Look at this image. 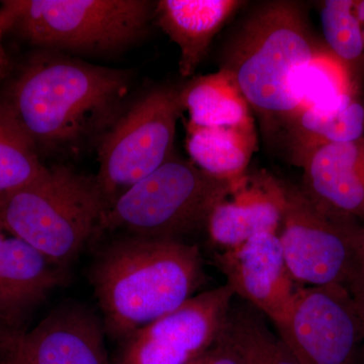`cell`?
Returning a JSON list of instances; mask_svg holds the SVG:
<instances>
[{"label": "cell", "mask_w": 364, "mask_h": 364, "mask_svg": "<svg viewBox=\"0 0 364 364\" xmlns=\"http://www.w3.org/2000/svg\"><path fill=\"white\" fill-rule=\"evenodd\" d=\"M128 72L55 53L31 59L1 98L38 152H78L97 142L124 111Z\"/></svg>", "instance_id": "cell-1"}, {"label": "cell", "mask_w": 364, "mask_h": 364, "mask_svg": "<svg viewBox=\"0 0 364 364\" xmlns=\"http://www.w3.org/2000/svg\"><path fill=\"white\" fill-rule=\"evenodd\" d=\"M90 279L105 331L124 339L195 296L202 254L181 240L124 235L98 254Z\"/></svg>", "instance_id": "cell-2"}, {"label": "cell", "mask_w": 364, "mask_h": 364, "mask_svg": "<svg viewBox=\"0 0 364 364\" xmlns=\"http://www.w3.org/2000/svg\"><path fill=\"white\" fill-rule=\"evenodd\" d=\"M322 48L299 4L268 2L229 41L222 68L272 133L286 128L298 112L304 72Z\"/></svg>", "instance_id": "cell-3"}, {"label": "cell", "mask_w": 364, "mask_h": 364, "mask_svg": "<svg viewBox=\"0 0 364 364\" xmlns=\"http://www.w3.org/2000/svg\"><path fill=\"white\" fill-rule=\"evenodd\" d=\"M107 210L95 177L68 167H46L0 200V229L63 267L100 233Z\"/></svg>", "instance_id": "cell-4"}, {"label": "cell", "mask_w": 364, "mask_h": 364, "mask_svg": "<svg viewBox=\"0 0 364 364\" xmlns=\"http://www.w3.org/2000/svg\"><path fill=\"white\" fill-rule=\"evenodd\" d=\"M7 31L50 51L105 54L140 39L154 13L145 0H7Z\"/></svg>", "instance_id": "cell-5"}, {"label": "cell", "mask_w": 364, "mask_h": 364, "mask_svg": "<svg viewBox=\"0 0 364 364\" xmlns=\"http://www.w3.org/2000/svg\"><path fill=\"white\" fill-rule=\"evenodd\" d=\"M236 184L208 176L173 155L107 208L100 232L181 240L207 226L208 215Z\"/></svg>", "instance_id": "cell-6"}, {"label": "cell", "mask_w": 364, "mask_h": 364, "mask_svg": "<svg viewBox=\"0 0 364 364\" xmlns=\"http://www.w3.org/2000/svg\"><path fill=\"white\" fill-rule=\"evenodd\" d=\"M284 193L279 236L294 280L364 299V225L321 207L294 184L284 181Z\"/></svg>", "instance_id": "cell-7"}, {"label": "cell", "mask_w": 364, "mask_h": 364, "mask_svg": "<svg viewBox=\"0 0 364 364\" xmlns=\"http://www.w3.org/2000/svg\"><path fill=\"white\" fill-rule=\"evenodd\" d=\"M182 112L181 87L155 88L124 109L102 136L95 179L107 208L173 156Z\"/></svg>", "instance_id": "cell-8"}, {"label": "cell", "mask_w": 364, "mask_h": 364, "mask_svg": "<svg viewBox=\"0 0 364 364\" xmlns=\"http://www.w3.org/2000/svg\"><path fill=\"white\" fill-rule=\"evenodd\" d=\"M274 327L299 364H356L364 299L337 286L299 287Z\"/></svg>", "instance_id": "cell-9"}, {"label": "cell", "mask_w": 364, "mask_h": 364, "mask_svg": "<svg viewBox=\"0 0 364 364\" xmlns=\"http://www.w3.org/2000/svg\"><path fill=\"white\" fill-rule=\"evenodd\" d=\"M235 294L225 286L186 303L124 339L117 364H186L217 341Z\"/></svg>", "instance_id": "cell-10"}, {"label": "cell", "mask_w": 364, "mask_h": 364, "mask_svg": "<svg viewBox=\"0 0 364 364\" xmlns=\"http://www.w3.org/2000/svg\"><path fill=\"white\" fill-rule=\"evenodd\" d=\"M234 294L277 324L286 315L296 287L279 234L264 233L217 255Z\"/></svg>", "instance_id": "cell-11"}, {"label": "cell", "mask_w": 364, "mask_h": 364, "mask_svg": "<svg viewBox=\"0 0 364 364\" xmlns=\"http://www.w3.org/2000/svg\"><path fill=\"white\" fill-rule=\"evenodd\" d=\"M104 323L79 304L57 306L32 331H13L26 364H111Z\"/></svg>", "instance_id": "cell-12"}, {"label": "cell", "mask_w": 364, "mask_h": 364, "mask_svg": "<svg viewBox=\"0 0 364 364\" xmlns=\"http://www.w3.org/2000/svg\"><path fill=\"white\" fill-rule=\"evenodd\" d=\"M284 203V181L264 171L246 174L208 215L210 240L226 250L257 235L279 234Z\"/></svg>", "instance_id": "cell-13"}, {"label": "cell", "mask_w": 364, "mask_h": 364, "mask_svg": "<svg viewBox=\"0 0 364 364\" xmlns=\"http://www.w3.org/2000/svg\"><path fill=\"white\" fill-rule=\"evenodd\" d=\"M301 168L314 202L364 225V136L313 151Z\"/></svg>", "instance_id": "cell-14"}, {"label": "cell", "mask_w": 364, "mask_h": 364, "mask_svg": "<svg viewBox=\"0 0 364 364\" xmlns=\"http://www.w3.org/2000/svg\"><path fill=\"white\" fill-rule=\"evenodd\" d=\"M61 267L0 232V321L14 325L63 282Z\"/></svg>", "instance_id": "cell-15"}, {"label": "cell", "mask_w": 364, "mask_h": 364, "mask_svg": "<svg viewBox=\"0 0 364 364\" xmlns=\"http://www.w3.org/2000/svg\"><path fill=\"white\" fill-rule=\"evenodd\" d=\"M238 0H160L153 16L179 50V72L193 75L222 26L242 6Z\"/></svg>", "instance_id": "cell-16"}, {"label": "cell", "mask_w": 364, "mask_h": 364, "mask_svg": "<svg viewBox=\"0 0 364 364\" xmlns=\"http://www.w3.org/2000/svg\"><path fill=\"white\" fill-rule=\"evenodd\" d=\"M284 130L291 162L301 167L318 148L364 136V100L355 90L334 102L303 109Z\"/></svg>", "instance_id": "cell-17"}, {"label": "cell", "mask_w": 364, "mask_h": 364, "mask_svg": "<svg viewBox=\"0 0 364 364\" xmlns=\"http://www.w3.org/2000/svg\"><path fill=\"white\" fill-rule=\"evenodd\" d=\"M188 127L195 128H250L251 107L233 76L226 69L193 78L181 87Z\"/></svg>", "instance_id": "cell-18"}, {"label": "cell", "mask_w": 364, "mask_h": 364, "mask_svg": "<svg viewBox=\"0 0 364 364\" xmlns=\"http://www.w3.org/2000/svg\"><path fill=\"white\" fill-rule=\"evenodd\" d=\"M257 148L255 127L195 128L188 127L186 149L191 161L208 176L237 184L248 173Z\"/></svg>", "instance_id": "cell-19"}, {"label": "cell", "mask_w": 364, "mask_h": 364, "mask_svg": "<svg viewBox=\"0 0 364 364\" xmlns=\"http://www.w3.org/2000/svg\"><path fill=\"white\" fill-rule=\"evenodd\" d=\"M218 339L238 364H299L279 335L251 306L233 305Z\"/></svg>", "instance_id": "cell-20"}, {"label": "cell", "mask_w": 364, "mask_h": 364, "mask_svg": "<svg viewBox=\"0 0 364 364\" xmlns=\"http://www.w3.org/2000/svg\"><path fill=\"white\" fill-rule=\"evenodd\" d=\"M44 168L35 146L0 98V200L33 181Z\"/></svg>", "instance_id": "cell-21"}, {"label": "cell", "mask_w": 364, "mask_h": 364, "mask_svg": "<svg viewBox=\"0 0 364 364\" xmlns=\"http://www.w3.org/2000/svg\"><path fill=\"white\" fill-rule=\"evenodd\" d=\"M320 18L325 47L358 85L356 74L364 66V41L363 26L354 14L352 0L323 1Z\"/></svg>", "instance_id": "cell-22"}, {"label": "cell", "mask_w": 364, "mask_h": 364, "mask_svg": "<svg viewBox=\"0 0 364 364\" xmlns=\"http://www.w3.org/2000/svg\"><path fill=\"white\" fill-rule=\"evenodd\" d=\"M355 90L358 86L349 72L323 47L304 72L298 112L334 102Z\"/></svg>", "instance_id": "cell-23"}, {"label": "cell", "mask_w": 364, "mask_h": 364, "mask_svg": "<svg viewBox=\"0 0 364 364\" xmlns=\"http://www.w3.org/2000/svg\"><path fill=\"white\" fill-rule=\"evenodd\" d=\"M186 364H238L229 349L217 339L214 345Z\"/></svg>", "instance_id": "cell-24"}, {"label": "cell", "mask_w": 364, "mask_h": 364, "mask_svg": "<svg viewBox=\"0 0 364 364\" xmlns=\"http://www.w3.org/2000/svg\"><path fill=\"white\" fill-rule=\"evenodd\" d=\"M0 364H26L14 342L13 331L0 333Z\"/></svg>", "instance_id": "cell-25"}, {"label": "cell", "mask_w": 364, "mask_h": 364, "mask_svg": "<svg viewBox=\"0 0 364 364\" xmlns=\"http://www.w3.org/2000/svg\"><path fill=\"white\" fill-rule=\"evenodd\" d=\"M7 32V26L4 16L0 13V82L9 75L11 70V61L7 56L6 50H4V35Z\"/></svg>", "instance_id": "cell-26"}, {"label": "cell", "mask_w": 364, "mask_h": 364, "mask_svg": "<svg viewBox=\"0 0 364 364\" xmlns=\"http://www.w3.org/2000/svg\"><path fill=\"white\" fill-rule=\"evenodd\" d=\"M363 252H364V235H363Z\"/></svg>", "instance_id": "cell-27"}, {"label": "cell", "mask_w": 364, "mask_h": 364, "mask_svg": "<svg viewBox=\"0 0 364 364\" xmlns=\"http://www.w3.org/2000/svg\"><path fill=\"white\" fill-rule=\"evenodd\" d=\"M363 351H364V346H363Z\"/></svg>", "instance_id": "cell-28"}]
</instances>
